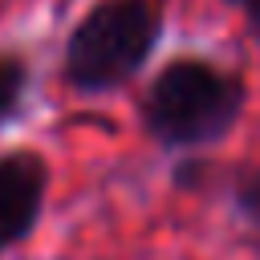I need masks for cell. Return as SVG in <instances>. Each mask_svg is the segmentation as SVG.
Here are the masks:
<instances>
[{"label": "cell", "instance_id": "obj_4", "mask_svg": "<svg viewBox=\"0 0 260 260\" xmlns=\"http://www.w3.org/2000/svg\"><path fill=\"white\" fill-rule=\"evenodd\" d=\"M24 89H28V65L16 53H0V126L8 118H16Z\"/></svg>", "mask_w": 260, "mask_h": 260}, {"label": "cell", "instance_id": "obj_1", "mask_svg": "<svg viewBox=\"0 0 260 260\" xmlns=\"http://www.w3.org/2000/svg\"><path fill=\"white\" fill-rule=\"evenodd\" d=\"M244 98L248 93L236 73H223L203 57H175L150 81L142 122L162 146H207L236 126Z\"/></svg>", "mask_w": 260, "mask_h": 260}, {"label": "cell", "instance_id": "obj_6", "mask_svg": "<svg viewBox=\"0 0 260 260\" xmlns=\"http://www.w3.org/2000/svg\"><path fill=\"white\" fill-rule=\"evenodd\" d=\"M244 12H248V20H252V32H256V41H260V0H252Z\"/></svg>", "mask_w": 260, "mask_h": 260}, {"label": "cell", "instance_id": "obj_3", "mask_svg": "<svg viewBox=\"0 0 260 260\" xmlns=\"http://www.w3.org/2000/svg\"><path fill=\"white\" fill-rule=\"evenodd\" d=\"M49 191V167L37 150L0 154V252L28 240Z\"/></svg>", "mask_w": 260, "mask_h": 260}, {"label": "cell", "instance_id": "obj_2", "mask_svg": "<svg viewBox=\"0 0 260 260\" xmlns=\"http://www.w3.org/2000/svg\"><path fill=\"white\" fill-rule=\"evenodd\" d=\"M162 32V12L154 0H98L65 41L61 77L81 93H106L126 85Z\"/></svg>", "mask_w": 260, "mask_h": 260}, {"label": "cell", "instance_id": "obj_7", "mask_svg": "<svg viewBox=\"0 0 260 260\" xmlns=\"http://www.w3.org/2000/svg\"><path fill=\"white\" fill-rule=\"evenodd\" d=\"M228 4H240V8H244V4H252V0H228Z\"/></svg>", "mask_w": 260, "mask_h": 260}, {"label": "cell", "instance_id": "obj_5", "mask_svg": "<svg viewBox=\"0 0 260 260\" xmlns=\"http://www.w3.org/2000/svg\"><path fill=\"white\" fill-rule=\"evenodd\" d=\"M232 203L244 215V223L260 236V167H236V175H232Z\"/></svg>", "mask_w": 260, "mask_h": 260}]
</instances>
